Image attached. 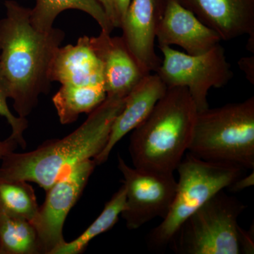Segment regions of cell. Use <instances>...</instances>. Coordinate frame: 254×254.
Wrapping results in <instances>:
<instances>
[{
  "label": "cell",
  "mask_w": 254,
  "mask_h": 254,
  "mask_svg": "<svg viewBox=\"0 0 254 254\" xmlns=\"http://www.w3.org/2000/svg\"><path fill=\"white\" fill-rule=\"evenodd\" d=\"M0 19V76L18 116L26 118L40 96L49 92L50 63L64 39V32L53 28L38 31L32 24L31 9L13 0L5 1Z\"/></svg>",
  "instance_id": "1"
},
{
  "label": "cell",
  "mask_w": 254,
  "mask_h": 254,
  "mask_svg": "<svg viewBox=\"0 0 254 254\" xmlns=\"http://www.w3.org/2000/svg\"><path fill=\"white\" fill-rule=\"evenodd\" d=\"M125 98L107 95L81 126L60 139L48 140L26 153L11 152L1 160L0 175L36 183L45 190L82 162L94 159L105 148Z\"/></svg>",
  "instance_id": "2"
},
{
  "label": "cell",
  "mask_w": 254,
  "mask_h": 254,
  "mask_svg": "<svg viewBox=\"0 0 254 254\" xmlns=\"http://www.w3.org/2000/svg\"><path fill=\"white\" fill-rule=\"evenodd\" d=\"M197 113L187 88H168L148 118L132 131L128 151L133 167L174 174L190 147Z\"/></svg>",
  "instance_id": "3"
},
{
  "label": "cell",
  "mask_w": 254,
  "mask_h": 254,
  "mask_svg": "<svg viewBox=\"0 0 254 254\" xmlns=\"http://www.w3.org/2000/svg\"><path fill=\"white\" fill-rule=\"evenodd\" d=\"M190 153L206 161L254 168V97L198 112Z\"/></svg>",
  "instance_id": "4"
},
{
  "label": "cell",
  "mask_w": 254,
  "mask_h": 254,
  "mask_svg": "<svg viewBox=\"0 0 254 254\" xmlns=\"http://www.w3.org/2000/svg\"><path fill=\"white\" fill-rule=\"evenodd\" d=\"M246 208L218 192L182 224L169 247L177 254H253V229L246 231L237 222Z\"/></svg>",
  "instance_id": "5"
},
{
  "label": "cell",
  "mask_w": 254,
  "mask_h": 254,
  "mask_svg": "<svg viewBox=\"0 0 254 254\" xmlns=\"http://www.w3.org/2000/svg\"><path fill=\"white\" fill-rule=\"evenodd\" d=\"M176 193L168 215L148 234V245L165 250L182 224L213 195L242 175L244 169L230 164L206 161L188 153L182 160Z\"/></svg>",
  "instance_id": "6"
},
{
  "label": "cell",
  "mask_w": 254,
  "mask_h": 254,
  "mask_svg": "<svg viewBox=\"0 0 254 254\" xmlns=\"http://www.w3.org/2000/svg\"><path fill=\"white\" fill-rule=\"evenodd\" d=\"M159 48L164 58L157 74L168 88H187L198 112L209 108L208 94L210 88H222L233 78L231 65L220 43L198 55L182 53L170 46Z\"/></svg>",
  "instance_id": "7"
},
{
  "label": "cell",
  "mask_w": 254,
  "mask_h": 254,
  "mask_svg": "<svg viewBox=\"0 0 254 254\" xmlns=\"http://www.w3.org/2000/svg\"><path fill=\"white\" fill-rule=\"evenodd\" d=\"M118 169L123 175L126 193L125 209L120 216L127 228L136 230L153 219L165 218L176 193L177 182L174 174L131 168L120 156Z\"/></svg>",
  "instance_id": "8"
},
{
  "label": "cell",
  "mask_w": 254,
  "mask_h": 254,
  "mask_svg": "<svg viewBox=\"0 0 254 254\" xmlns=\"http://www.w3.org/2000/svg\"><path fill=\"white\" fill-rule=\"evenodd\" d=\"M96 166L93 159L82 162L46 190V200L31 221L38 234L42 254H52L65 242V220L81 197Z\"/></svg>",
  "instance_id": "9"
},
{
  "label": "cell",
  "mask_w": 254,
  "mask_h": 254,
  "mask_svg": "<svg viewBox=\"0 0 254 254\" xmlns=\"http://www.w3.org/2000/svg\"><path fill=\"white\" fill-rule=\"evenodd\" d=\"M156 38L159 47L175 45L191 55L203 54L222 41L216 32L175 0H163Z\"/></svg>",
  "instance_id": "10"
},
{
  "label": "cell",
  "mask_w": 254,
  "mask_h": 254,
  "mask_svg": "<svg viewBox=\"0 0 254 254\" xmlns=\"http://www.w3.org/2000/svg\"><path fill=\"white\" fill-rule=\"evenodd\" d=\"M162 9L160 0H131L120 28L124 42L145 74L156 73L161 65L155 41Z\"/></svg>",
  "instance_id": "11"
},
{
  "label": "cell",
  "mask_w": 254,
  "mask_h": 254,
  "mask_svg": "<svg viewBox=\"0 0 254 254\" xmlns=\"http://www.w3.org/2000/svg\"><path fill=\"white\" fill-rule=\"evenodd\" d=\"M92 49L103 66L107 95L125 98L145 75L124 42L101 31L99 36L90 37Z\"/></svg>",
  "instance_id": "12"
},
{
  "label": "cell",
  "mask_w": 254,
  "mask_h": 254,
  "mask_svg": "<svg viewBox=\"0 0 254 254\" xmlns=\"http://www.w3.org/2000/svg\"><path fill=\"white\" fill-rule=\"evenodd\" d=\"M168 87L156 73L145 75L125 97V105L114 120L105 148L94 160L96 165L105 163L120 140L148 118Z\"/></svg>",
  "instance_id": "13"
},
{
  "label": "cell",
  "mask_w": 254,
  "mask_h": 254,
  "mask_svg": "<svg viewBox=\"0 0 254 254\" xmlns=\"http://www.w3.org/2000/svg\"><path fill=\"white\" fill-rule=\"evenodd\" d=\"M190 10L222 41L254 36V0H175Z\"/></svg>",
  "instance_id": "14"
},
{
  "label": "cell",
  "mask_w": 254,
  "mask_h": 254,
  "mask_svg": "<svg viewBox=\"0 0 254 254\" xmlns=\"http://www.w3.org/2000/svg\"><path fill=\"white\" fill-rule=\"evenodd\" d=\"M49 77L62 85L104 86L103 66L92 49L90 37H80L75 45L60 46L50 63Z\"/></svg>",
  "instance_id": "15"
},
{
  "label": "cell",
  "mask_w": 254,
  "mask_h": 254,
  "mask_svg": "<svg viewBox=\"0 0 254 254\" xmlns=\"http://www.w3.org/2000/svg\"><path fill=\"white\" fill-rule=\"evenodd\" d=\"M67 9L83 11L98 23L101 31L111 33L114 27L97 0H36L31 9L32 24L38 31H51L58 15Z\"/></svg>",
  "instance_id": "16"
},
{
  "label": "cell",
  "mask_w": 254,
  "mask_h": 254,
  "mask_svg": "<svg viewBox=\"0 0 254 254\" xmlns=\"http://www.w3.org/2000/svg\"><path fill=\"white\" fill-rule=\"evenodd\" d=\"M103 86L62 85L53 98L60 123L68 125L76 122L80 115L90 114L106 99Z\"/></svg>",
  "instance_id": "17"
},
{
  "label": "cell",
  "mask_w": 254,
  "mask_h": 254,
  "mask_svg": "<svg viewBox=\"0 0 254 254\" xmlns=\"http://www.w3.org/2000/svg\"><path fill=\"white\" fill-rule=\"evenodd\" d=\"M126 193L124 185L105 205L103 211L83 233L71 242L65 241L52 254H80L95 237L109 231L118 222L121 213L125 209Z\"/></svg>",
  "instance_id": "18"
},
{
  "label": "cell",
  "mask_w": 254,
  "mask_h": 254,
  "mask_svg": "<svg viewBox=\"0 0 254 254\" xmlns=\"http://www.w3.org/2000/svg\"><path fill=\"white\" fill-rule=\"evenodd\" d=\"M41 254L38 234L30 220L0 213V254Z\"/></svg>",
  "instance_id": "19"
},
{
  "label": "cell",
  "mask_w": 254,
  "mask_h": 254,
  "mask_svg": "<svg viewBox=\"0 0 254 254\" xmlns=\"http://www.w3.org/2000/svg\"><path fill=\"white\" fill-rule=\"evenodd\" d=\"M38 208L36 193L28 182L9 180L0 175V213L31 222Z\"/></svg>",
  "instance_id": "20"
},
{
  "label": "cell",
  "mask_w": 254,
  "mask_h": 254,
  "mask_svg": "<svg viewBox=\"0 0 254 254\" xmlns=\"http://www.w3.org/2000/svg\"><path fill=\"white\" fill-rule=\"evenodd\" d=\"M9 99L6 87L2 78L0 76V116L6 119L11 128V136L14 137L18 144L22 148H26V142L23 133L28 128V123L26 118L15 116L11 113L7 104Z\"/></svg>",
  "instance_id": "21"
},
{
  "label": "cell",
  "mask_w": 254,
  "mask_h": 254,
  "mask_svg": "<svg viewBox=\"0 0 254 254\" xmlns=\"http://www.w3.org/2000/svg\"><path fill=\"white\" fill-rule=\"evenodd\" d=\"M114 28H121L131 0H97Z\"/></svg>",
  "instance_id": "22"
},
{
  "label": "cell",
  "mask_w": 254,
  "mask_h": 254,
  "mask_svg": "<svg viewBox=\"0 0 254 254\" xmlns=\"http://www.w3.org/2000/svg\"><path fill=\"white\" fill-rule=\"evenodd\" d=\"M254 184V170H252V173H250V175L244 177L242 176L239 177L235 182H232L231 185L227 187V189H228L230 191L238 192L253 186Z\"/></svg>",
  "instance_id": "23"
},
{
  "label": "cell",
  "mask_w": 254,
  "mask_h": 254,
  "mask_svg": "<svg viewBox=\"0 0 254 254\" xmlns=\"http://www.w3.org/2000/svg\"><path fill=\"white\" fill-rule=\"evenodd\" d=\"M238 65L240 69L245 73L247 80L254 85V56L241 58Z\"/></svg>",
  "instance_id": "24"
},
{
  "label": "cell",
  "mask_w": 254,
  "mask_h": 254,
  "mask_svg": "<svg viewBox=\"0 0 254 254\" xmlns=\"http://www.w3.org/2000/svg\"><path fill=\"white\" fill-rule=\"evenodd\" d=\"M18 146V142L11 135L3 141H0V162L6 155L15 151Z\"/></svg>",
  "instance_id": "25"
},
{
  "label": "cell",
  "mask_w": 254,
  "mask_h": 254,
  "mask_svg": "<svg viewBox=\"0 0 254 254\" xmlns=\"http://www.w3.org/2000/svg\"><path fill=\"white\" fill-rule=\"evenodd\" d=\"M160 1H162V2H163V0H160Z\"/></svg>",
  "instance_id": "26"
}]
</instances>
